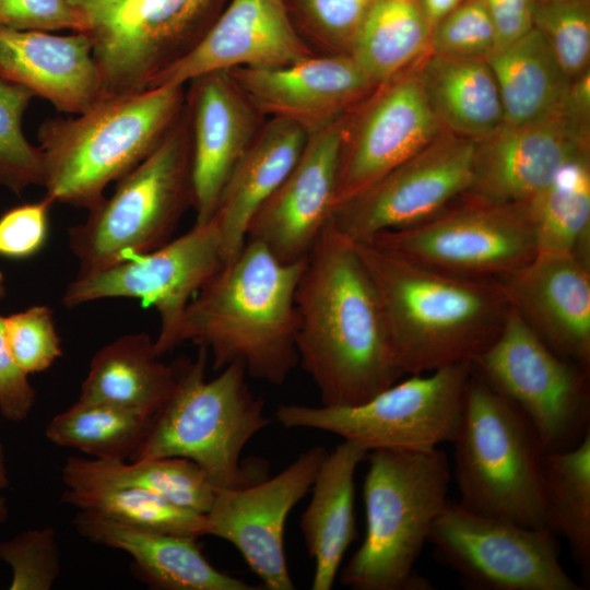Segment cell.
Wrapping results in <instances>:
<instances>
[{
    "instance_id": "obj_37",
    "label": "cell",
    "mask_w": 590,
    "mask_h": 590,
    "mask_svg": "<svg viewBox=\"0 0 590 590\" xmlns=\"http://www.w3.org/2000/svg\"><path fill=\"white\" fill-rule=\"evenodd\" d=\"M32 97L25 87L0 79V186L17 194L44 180L42 151L22 127Z\"/></svg>"
},
{
    "instance_id": "obj_34",
    "label": "cell",
    "mask_w": 590,
    "mask_h": 590,
    "mask_svg": "<svg viewBox=\"0 0 590 590\" xmlns=\"http://www.w3.org/2000/svg\"><path fill=\"white\" fill-rule=\"evenodd\" d=\"M545 528L567 541L583 574L590 570V433L575 447L545 453Z\"/></svg>"
},
{
    "instance_id": "obj_17",
    "label": "cell",
    "mask_w": 590,
    "mask_h": 590,
    "mask_svg": "<svg viewBox=\"0 0 590 590\" xmlns=\"http://www.w3.org/2000/svg\"><path fill=\"white\" fill-rule=\"evenodd\" d=\"M327 450L315 446L273 477L217 489L205 514L206 535L233 544L269 590H293L284 548L290 511L310 491Z\"/></svg>"
},
{
    "instance_id": "obj_15",
    "label": "cell",
    "mask_w": 590,
    "mask_h": 590,
    "mask_svg": "<svg viewBox=\"0 0 590 590\" xmlns=\"http://www.w3.org/2000/svg\"><path fill=\"white\" fill-rule=\"evenodd\" d=\"M473 152L474 140L444 130L415 155L339 203L330 221L355 243L422 223L468 190Z\"/></svg>"
},
{
    "instance_id": "obj_19",
    "label": "cell",
    "mask_w": 590,
    "mask_h": 590,
    "mask_svg": "<svg viewBox=\"0 0 590 590\" xmlns=\"http://www.w3.org/2000/svg\"><path fill=\"white\" fill-rule=\"evenodd\" d=\"M185 108L191 156V206L198 224L210 221L238 162L264 122L228 71L188 82Z\"/></svg>"
},
{
    "instance_id": "obj_50",
    "label": "cell",
    "mask_w": 590,
    "mask_h": 590,
    "mask_svg": "<svg viewBox=\"0 0 590 590\" xmlns=\"http://www.w3.org/2000/svg\"><path fill=\"white\" fill-rule=\"evenodd\" d=\"M5 296V285H4V278L2 273L0 272V298Z\"/></svg>"
},
{
    "instance_id": "obj_40",
    "label": "cell",
    "mask_w": 590,
    "mask_h": 590,
    "mask_svg": "<svg viewBox=\"0 0 590 590\" xmlns=\"http://www.w3.org/2000/svg\"><path fill=\"white\" fill-rule=\"evenodd\" d=\"M3 324L12 356L26 375L48 369L62 355L50 307L34 305L4 317Z\"/></svg>"
},
{
    "instance_id": "obj_4",
    "label": "cell",
    "mask_w": 590,
    "mask_h": 590,
    "mask_svg": "<svg viewBox=\"0 0 590 590\" xmlns=\"http://www.w3.org/2000/svg\"><path fill=\"white\" fill-rule=\"evenodd\" d=\"M185 85H160L101 98L74 118L38 130L45 197L92 209L162 142L185 107Z\"/></svg>"
},
{
    "instance_id": "obj_21",
    "label": "cell",
    "mask_w": 590,
    "mask_h": 590,
    "mask_svg": "<svg viewBox=\"0 0 590 590\" xmlns=\"http://www.w3.org/2000/svg\"><path fill=\"white\" fill-rule=\"evenodd\" d=\"M228 73L263 117L293 121L309 134L344 117L378 87L346 54Z\"/></svg>"
},
{
    "instance_id": "obj_44",
    "label": "cell",
    "mask_w": 590,
    "mask_h": 590,
    "mask_svg": "<svg viewBox=\"0 0 590 590\" xmlns=\"http://www.w3.org/2000/svg\"><path fill=\"white\" fill-rule=\"evenodd\" d=\"M0 27L81 32L82 23L68 0H0Z\"/></svg>"
},
{
    "instance_id": "obj_1",
    "label": "cell",
    "mask_w": 590,
    "mask_h": 590,
    "mask_svg": "<svg viewBox=\"0 0 590 590\" xmlns=\"http://www.w3.org/2000/svg\"><path fill=\"white\" fill-rule=\"evenodd\" d=\"M295 306L298 363L322 405L362 403L404 376L374 284L331 221L306 257Z\"/></svg>"
},
{
    "instance_id": "obj_13",
    "label": "cell",
    "mask_w": 590,
    "mask_h": 590,
    "mask_svg": "<svg viewBox=\"0 0 590 590\" xmlns=\"http://www.w3.org/2000/svg\"><path fill=\"white\" fill-rule=\"evenodd\" d=\"M464 585L479 590H580L559 559L556 536L448 500L428 541Z\"/></svg>"
},
{
    "instance_id": "obj_33",
    "label": "cell",
    "mask_w": 590,
    "mask_h": 590,
    "mask_svg": "<svg viewBox=\"0 0 590 590\" xmlns=\"http://www.w3.org/2000/svg\"><path fill=\"white\" fill-rule=\"evenodd\" d=\"M524 205L536 252L571 253L589 261L590 154L566 165Z\"/></svg>"
},
{
    "instance_id": "obj_28",
    "label": "cell",
    "mask_w": 590,
    "mask_h": 590,
    "mask_svg": "<svg viewBox=\"0 0 590 590\" xmlns=\"http://www.w3.org/2000/svg\"><path fill=\"white\" fill-rule=\"evenodd\" d=\"M160 357L146 333L115 339L93 355L79 400L156 418L177 385L176 367L164 364Z\"/></svg>"
},
{
    "instance_id": "obj_31",
    "label": "cell",
    "mask_w": 590,
    "mask_h": 590,
    "mask_svg": "<svg viewBox=\"0 0 590 590\" xmlns=\"http://www.w3.org/2000/svg\"><path fill=\"white\" fill-rule=\"evenodd\" d=\"M61 476L66 488L103 485L139 487L202 515L211 508L217 491L196 462L181 457L132 461L69 457Z\"/></svg>"
},
{
    "instance_id": "obj_32",
    "label": "cell",
    "mask_w": 590,
    "mask_h": 590,
    "mask_svg": "<svg viewBox=\"0 0 590 590\" xmlns=\"http://www.w3.org/2000/svg\"><path fill=\"white\" fill-rule=\"evenodd\" d=\"M432 28L420 0H375L350 56L379 86L429 51Z\"/></svg>"
},
{
    "instance_id": "obj_2",
    "label": "cell",
    "mask_w": 590,
    "mask_h": 590,
    "mask_svg": "<svg viewBox=\"0 0 590 590\" xmlns=\"http://www.w3.org/2000/svg\"><path fill=\"white\" fill-rule=\"evenodd\" d=\"M353 244L404 375L473 364L498 337L510 309L498 280L452 275L371 243Z\"/></svg>"
},
{
    "instance_id": "obj_20",
    "label": "cell",
    "mask_w": 590,
    "mask_h": 590,
    "mask_svg": "<svg viewBox=\"0 0 590 590\" xmlns=\"http://www.w3.org/2000/svg\"><path fill=\"white\" fill-rule=\"evenodd\" d=\"M344 117L309 134L293 169L249 224L247 239L283 262L304 260L331 219Z\"/></svg>"
},
{
    "instance_id": "obj_5",
    "label": "cell",
    "mask_w": 590,
    "mask_h": 590,
    "mask_svg": "<svg viewBox=\"0 0 590 590\" xmlns=\"http://www.w3.org/2000/svg\"><path fill=\"white\" fill-rule=\"evenodd\" d=\"M363 497L366 533L341 573L355 590H428L417 562L447 502L451 470L438 449L370 450Z\"/></svg>"
},
{
    "instance_id": "obj_39",
    "label": "cell",
    "mask_w": 590,
    "mask_h": 590,
    "mask_svg": "<svg viewBox=\"0 0 590 590\" xmlns=\"http://www.w3.org/2000/svg\"><path fill=\"white\" fill-rule=\"evenodd\" d=\"M0 559L11 568L10 590H50L61 569L55 530L32 529L0 541Z\"/></svg>"
},
{
    "instance_id": "obj_11",
    "label": "cell",
    "mask_w": 590,
    "mask_h": 590,
    "mask_svg": "<svg viewBox=\"0 0 590 590\" xmlns=\"http://www.w3.org/2000/svg\"><path fill=\"white\" fill-rule=\"evenodd\" d=\"M472 365L527 417L545 453L570 449L590 433L589 369L554 353L511 307Z\"/></svg>"
},
{
    "instance_id": "obj_23",
    "label": "cell",
    "mask_w": 590,
    "mask_h": 590,
    "mask_svg": "<svg viewBox=\"0 0 590 590\" xmlns=\"http://www.w3.org/2000/svg\"><path fill=\"white\" fill-rule=\"evenodd\" d=\"M498 281L510 307L554 353L590 368L589 261L536 252Z\"/></svg>"
},
{
    "instance_id": "obj_43",
    "label": "cell",
    "mask_w": 590,
    "mask_h": 590,
    "mask_svg": "<svg viewBox=\"0 0 590 590\" xmlns=\"http://www.w3.org/2000/svg\"><path fill=\"white\" fill-rule=\"evenodd\" d=\"M52 202L44 197L38 202L15 206L0 217V256L24 259L37 253L46 243L49 210Z\"/></svg>"
},
{
    "instance_id": "obj_10",
    "label": "cell",
    "mask_w": 590,
    "mask_h": 590,
    "mask_svg": "<svg viewBox=\"0 0 590 590\" xmlns=\"http://www.w3.org/2000/svg\"><path fill=\"white\" fill-rule=\"evenodd\" d=\"M81 19L103 97L146 90L187 55L223 0H68Z\"/></svg>"
},
{
    "instance_id": "obj_47",
    "label": "cell",
    "mask_w": 590,
    "mask_h": 590,
    "mask_svg": "<svg viewBox=\"0 0 590 590\" xmlns=\"http://www.w3.org/2000/svg\"><path fill=\"white\" fill-rule=\"evenodd\" d=\"M432 26L450 13L461 0H420Z\"/></svg>"
},
{
    "instance_id": "obj_14",
    "label": "cell",
    "mask_w": 590,
    "mask_h": 590,
    "mask_svg": "<svg viewBox=\"0 0 590 590\" xmlns=\"http://www.w3.org/2000/svg\"><path fill=\"white\" fill-rule=\"evenodd\" d=\"M224 263L215 220L194 223L191 229L158 248L110 267L78 273L68 284L62 304L74 308L104 298H135L154 307L160 331L157 355L173 351L181 317L190 300Z\"/></svg>"
},
{
    "instance_id": "obj_35",
    "label": "cell",
    "mask_w": 590,
    "mask_h": 590,
    "mask_svg": "<svg viewBox=\"0 0 590 590\" xmlns=\"http://www.w3.org/2000/svg\"><path fill=\"white\" fill-rule=\"evenodd\" d=\"M155 418L110 404L79 400L55 415L46 437L94 459L132 460L145 442Z\"/></svg>"
},
{
    "instance_id": "obj_36",
    "label": "cell",
    "mask_w": 590,
    "mask_h": 590,
    "mask_svg": "<svg viewBox=\"0 0 590 590\" xmlns=\"http://www.w3.org/2000/svg\"><path fill=\"white\" fill-rule=\"evenodd\" d=\"M61 502L138 529L192 539L206 535L205 515L179 507L139 487L66 488Z\"/></svg>"
},
{
    "instance_id": "obj_30",
    "label": "cell",
    "mask_w": 590,
    "mask_h": 590,
    "mask_svg": "<svg viewBox=\"0 0 590 590\" xmlns=\"http://www.w3.org/2000/svg\"><path fill=\"white\" fill-rule=\"evenodd\" d=\"M495 76L504 122L526 123L564 116L571 81L541 33H528L486 58Z\"/></svg>"
},
{
    "instance_id": "obj_45",
    "label": "cell",
    "mask_w": 590,
    "mask_h": 590,
    "mask_svg": "<svg viewBox=\"0 0 590 590\" xmlns=\"http://www.w3.org/2000/svg\"><path fill=\"white\" fill-rule=\"evenodd\" d=\"M4 317L0 316V412L11 422H22L35 403V389L14 361L4 334Z\"/></svg>"
},
{
    "instance_id": "obj_8",
    "label": "cell",
    "mask_w": 590,
    "mask_h": 590,
    "mask_svg": "<svg viewBox=\"0 0 590 590\" xmlns=\"http://www.w3.org/2000/svg\"><path fill=\"white\" fill-rule=\"evenodd\" d=\"M190 133L186 108L157 148L118 180L109 198L69 228L79 273L101 270L168 240L191 206Z\"/></svg>"
},
{
    "instance_id": "obj_3",
    "label": "cell",
    "mask_w": 590,
    "mask_h": 590,
    "mask_svg": "<svg viewBox=\"0 0 590 590\" xmlns=\"http://www.w3.org/2000/svg\"><path fill=\"white\" fill-rule=\"evenodd\" d=\"M305 262H283L247 239L190 300L177 344L205 349L215 370L240 363L248 376L282 385L298 364L295 294Z\"/></svg>"
},
{
    "instance_id": "obj_41",
    "label": "cell",
    "mask_w": 590,
    "mask_h": 590,
    "mask_svg": "<svg viewBox=\"0 0 590 590\" xmlns=\"http://www.w3.org/2000/svg\"><path fill=\"white\" fill-rule=\"evenodd\" d=\"M495 44V30L483 0H465L433 26L429 51L485 59Z\"/></svg>"
},
{
    "instance_id": "obj_18",
    "label": "cell",
    "mask_w": 590,
    "mask_h": 590,
    "mask_svg": "<svg viewBox=\"0 0 590 590\" xmlns=\"http://www.w3.org/2000/svg\"><path fill=\"white\" fill-rule=\"evenodd\" d=\"M590 125L566 116L503 122L474 140L471 182L460 198L514 204L530 199L570 162L590 154Z\"/></svg>"
},
{
    "instance_id": "obj_49",
    "label": "cell",
    "mask_w": 590,
    "mask_h": 590,
    "mask_svg": "<svg viewBox=\"0 0 590 590\" xmlns=\"http://www.w3.org/2000/svg\"><path fill=\"white\" fill-rule=\"evenodd\" d=\"M8 517V505L4 497L0 496V526L5 521Z\"/></svg>"
},
{
    "instance_id": "obj_24",
    "label": "cell",
    "mask_w": 590,
    "mask_h": 590,
    "mask_svg": "<svg viewBox=\"0 0 590 590\" xmlns=\"http://www.w3.org/2000/svg\"><path fill=\"white\" fill-rule=\"evenodd\" d=\"M0 79L67 114H82L103 98L92 44L81 32L55 35L0 27Z\"/></svg>"
},
{
    "instance_id": "obj_12",
    "label": "cell",
    "mask_w": 590,
    "mask_h": 590,
    "mask_svg": "<svg viewBox=\"0 0 590 590\" xmlns=\"http://www.w3.org/2000/svg\"><path fill=\"white\" fill-rule=\"evenodd\" d=\"M366 243L471 279L500 280L536 253L524 202L489 204L459 199L422 223L380 233Z\"/></svg>"
},
{
    "instance_id": "obj_26",
    "label": "cell",
    "mask_w": 590,
    "mask_h": 590,
    "mask_svg": "<svg viewBox=\"0 0 590 590\" xmlns=\"http://www.w3.org/2000/svg\"><path fill=\"white\" fill-rule=\"evenodd\" d=\"M309 133L281 118L264 120L232 172L213 215L224 262L244 247L255 214L283 182L299 160Z\"/></svg>"
},
{
    "instance_id": "obj_25",
    "label": "cell",
    "mask_w": 590,
    "mask_h": 590,
    "mask_svg": "<svg viewBox=\"0 0 590 590\" xmlns=\"http://www.w3.org/2000/svg\"><path fill=\"white\" fill-rule=\"evenodd\" d=\"M74 527L93 543L127 553L135 574L162 590H255L258 587L215 568L198 539L129 527L79 510Z\"/></svg>"
},
{
    "instance_id": "obj_6",
    "label": "cell",
    "mask_w": 590,
    "mask_h": 590,
    "mask_svg": "<svg viewBox=\"0 0 590 590\" xmlns=\"http://www.w3.org/2000/svg\"><path fill=\"white\" fill-rule=\"evenodd\" d=\"M208 353L199 347L194 361L175 366V391L132 460L187 458L216 489L245 487L266 479L260 461L245 463L240 457L248 441L271 421L263 400L251 392L243 364H229L206 380Z\"/></svg>"
},
{
    "instance_id": "obj_9",
    "label": "cell",
    "mask_w": 590,
    "mask_h": 590,
    "mask_svg": "<svg viewBox=\"0 0 590 590\" xmlns=\"http://www.w3.org/2000/svg\"><path fill=\"white\" fill-rule=\"evenodd\" d=\"M472 364H458L397 381L354 405L281 404L275 420L353 440L368 451L427 450L452 442L460 424Z\"/></svg>"
},
{
    "instance_id": "obj_22",
    "label": "cell",
    "mask_w": 590,
    "mask_h": 590,
    "mask_svg": "<svg viewBox=\"0 0 590 590\" xmlns=\"http://www.w3.org/2000/svg\"><path fill=\"white\" fill-rule=\"evenodd\" d=\"M314 55L285 0H231L197 45L150 87L185 85L209 72L278 67Z\"/></svg>"
},
{
    "instance_id": "obj_7",
    "label": "cell",
    "mask_w": 590,
    "mask_h": 590,
    "mask_svg": "<svg viewBox=\"0 0 590 590\" xmlns=\"http://www.w3.org/2000/svg\"><path fill=\"white\" fill-rule=\"evenodd\" d=\"M455 445L458 503L476 514L545 528V452L527 417L474 369Z\"/></svg>"
},
{
    "instance_id": "obj_38",
    "label": "cell",
    "mask_w": 590,
    "mask_h": 590,
    "mask_svg": "<svg viewBox=\"0 0 590 590\" xmlns=\"http://www.w3.org/2000/svg\"><path fill=\"white\" fill-rule=\"evenodd\" d=\"M533 26L570 80L590 70L589 0H534Z\"/></svg>"
},
{
    "instance_id": "obj_42",
    "label": "cell",
    "mask_w": 590,
    "mask_h": 590,
    "mask_svg": "<svg viewBox=\"0 0 590 590\" xmlns=\"http://www.w3.org/2000/svg\"><path fill=\"white\" fill-rule=\"evenodd\" d=\"M309 34L326 54L350 55L375 0H296Z\"/></svg>"
},
{
    "instance_id": "obj_29",
    "label": "cell",
    "mask_w": 590,
    "mask_h": 590,
    "mask_svg": "<svg viewBox=\"0 0 590 590\" xmlns=\"http://www.w3.org/2000/svg\"><path fill=\"white\" fill-rule=\"evenodd\" d=\"M416 72L425 99L444 130L481 139L504 122L498 86L487 61L428 51Z\"/></svg>"
},
{
    "instance_id": "obj_16",
    "label": "cell",
    "mask_w": 590,
    "mask_h": 590,
    "mask_svg": "<svg viewBox=\"0 0 590 590\" xmlns=\"http://www.w3.org/2000/svg\"><path fill=\"white\" fill-rule=\"evenodd\" d=\"M442 131L423 94L416 64L376 87L344 117L335 206Z\"/></svg>"
},
{
    "instance_id": "obj_27",
    "label": "cell",
    "mask_w": 590,
    "mask_h": 590,
    "mask_svg": "<svg viewBox=\"0 0 590 590\" xmlns=\"http://www.w3.org/2000/svg\"><path fill=\"white\" fill-rule=\"evenodd\" d=\"M368 450L343 439L327 452L310 491L311 499L300 518L309 556L315 560L312 590H330L343 556L357 538L354 512L355 473Z\"/></svg>"
},
{
    "instance_id": "obj_48",
    "label": "cell",
    "mask_w": 590,
    "mask_h": 590,
    "mask_svg": "<svg viewBox=\"0 0 590 590\" xmlns=\"http://www.w3.org/2000/svg\"><path fill=\"white\" fill-rule=\"evenodd\" d=\"M8 485V475H7V469L4 463V456L2 451V447L0 445V489L4 488Z\"/></svg>"
},
{
    "instance_id": "obj_46",
    "label": "cell",
    "mask_w": 590,
    "mask_h": 590,
    "mask_svg": "<svg viewBox=\"0 0 590 590\" xmlns=\"http://www.w3.org/2000/svg\"><path fill=\"white\" fill-rule=\"evenodd\" d=\"M492 20L495 49L518 39L533 27L534 0H483Z\"/></svg>"
}]
</instances>
